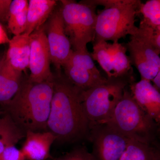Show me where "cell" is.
Wrapping results in <instances>:
<instances>
[{
	"label": "cell",
	"mask_w": 160,
	"mask_h": 160,
	"mask_svg": "<svg viewBox=\"0 0 160 160\" xmlns=\"http://www.w3.org/2000/svg\"><path fill=\"white\" fill-rule=\"evenodd\" d=\"M26 136L23 131L6 114L0 118V154L8 146L15 144Z\"/></svg>",
	"instance_id": "cell-20"
},
{
	"label": "cell",
	"mask_w": 160,
	"mask_h": 160,
	"mask_svg": "<svg viewBox=\"0 0 160 160\" xmlns=\"http://www.w3.org/2000/svg\"><path fill=\"white\" fill-rule=\"evenodd\" d=\"M3 59L0 61V68H1V66H2V63Z\"/></svg>",
	"instance_id": "cell-27"
},
{
	"label": "cell",
	"mask_w": 160,
	"mask_h": 160,
	"mask_svg": "<svg viewBox=\"0 0 160 160\" xmlns=\"http://www.w3.org/2000/svg\"><path fill=\"white\" fill-rule=\"evenodd\" d=\"M28 3L27 0L12 1L7 22L9 30L14 36L22 34L26 30Z\"/></svg>",
	"instance_id": "cell-19"
},
{
	"label": "cell",
	"mask_w": 160,
	"mask_h": 160,
	"mask_svg": "<svg viewBox=\"0 0 160 160\" xmlns=\"http://www.w3.org/2000/svg\"><path fill=\"white\" fill-rule=\"evenodd\" d=\"M53 80L41 83L22 81L15 95L5 105L15 124L26 133L47 131Z\"/></svg>",
	"instance_id": "cell-2"
},
{
	"label": "cell",
	"mask_w": 160,
	"mask_h": 160,
	"mask_svg": "<svg viewBox=\"0 0 160 160\" xmlns=\"http://www.w3.org/2000/svg\"><path fill=\"white\" fill-rule=\"evenodd\" d=\"M93 60L99 64L108 78L133 76V71L125 45L117 42L109 43L104 41L93 42Z\"/></svg>",
	"instance_id": "cell-7"
},
{
	"label": "cell",
	"mask_w": 160,
	"mask_h": 160,
	"mask_svg": "<svg viewBox=\"0 0 160 160\" xmlns=\"http://www.w3.org/2000/svg\"><path fill=\"white\" fill-rule=\"evenodd\" d=\"M62 67L68 79L83 91L103 84L107 80L95 65L89 51L72 50Z\"/></svg>",
	"instance_id": "cell-9"
},
{
	"label": "cell",
	"mask_w": 160,
	"mask_h": 160,
	"mask_svg": "<svg viewBox=\"0 0 160 160\" xmlns=\"http://www.w3.org/2000/svg\"><path fill=\"white\" fill-rule=\"evenodd\" d=\"M21 150L15 146H8L0 154V160H25Z\"/></svg>",
	"instance_id": "cell-23"
},
{
	"label": "cell",
	"mask_w": 160,
	"mask_h": 160,
	"mask_svg": "<svg viewBox=\"0 0 160 160\" xmlns=\"http://www.w3.org/2000/svg\"><path fill=\"white\" fill-rule=\"evenodd\" d=\"M6 59L10 66L22 72L29 68L30 37L26 33L15 35L9 40Z\"/></svg>",
	"instance_id": "cell-15"
},
{
	"label": "cell",
	"mask_w": 160,
	"mask_h": 160,
	"mask_svg": "<svg viewBox=\"0 0 160 160\" xmlns=\"http://www.w3.org/2000/svg\"><path fill=\"white\" fill-rule=\"evenodd\" d=\"M9 39L2 26L0 24V45L6 43H9Z\"/></svg>",
	"instance_id": "cell-25"
},
{
	"label": "cell",
	"mask_w": 160,
	"mask_h": 160,
	"mask_svg": "<svg viewBox=\"0 0 160 160\" xmlns=\"http://www.w3.org/2000/svg\"><path fill=\"white\" fill-rule=\"evenodd\" d=\"M82 91L65 74L54 76L47 130L58 142L73 143L89 138V123L82 104Z\"/></svg>",
	"instance_id": "cell-1"
},
{
	"label": "cell",
	"mask_w": 160,
	"mask_h": 160,
	"mask_svg": "<svg viewBox=\"0 0 160 160\" xmlns=\"http://www.w3.org/2000/svg\"><path fill=\"white\" fill-rule=\"evenodd\" d=\"M106 82L81 92L83 109L92 126L106 122L134 76L108 78Z\"/></svg>",
	"instance_id": "cell-5"
},
{
	"label": "cell",
	"mask_w": 160,
	"mask_h": 160,
	"mask_svg": "<svg viewBox=\"0 0 160 160\" xmlns=\"http://www.w3.org/2000/svg\"><path fill=\"white\" fill-rule=\"evenodd\" d=\"M22 72L12 68L3 59L0 68V104L5 105L15 95L22 83Z\"/></svg>",
	"instance_id": "cell-17"
},
{
	"label": "cell",
	"mask_w": 160,
	"mask_h": 160,
	"mask_svg": "<svg viewBox=\"0 0 160 160\" xmlns=\"http://www.w3.org/2000/svg\"><path fill=\"white\" fill-rule=\"evenodd\" d=\"M120 160H160V153L155 144L131 138Z\"/></svg>",
	"instance_id": "cell-18"
},
{
	"label": "cell",
	"mask_w": 160,
	"mask_h": 160,
	"mask_svg": "<svg viewBox=\"0 0 160 160\" xmlns=\"http://www.w3.org/2000/svg\"><path fill=\"white\" fill-rule=\"evenodd\" d=\"M126 87L111 116L104 124L131 138L155 144L158 124L140 108Z\"/></svg>",
	"instance_id": "cell-4"
},
{
	"label": "cell",
	"mask_w": 160,
	"mask_h": 160,
	"mask_svg": "<svg viewBox=\"0 0 160 160\" xmlns=\"http://www.w3.org/2000/svg\"><path fill=\"white\" fill-rule=\"evenodd\" d=\"M54 160H95L85 146H79Z\"/></svg>",
	"instance_id": "cell-22"
},
{
	"label": "cell",
	"mask_w": 160,
	"mask_h": 160,
	"mask_svg": "<svg viewBox=\"0 0 160 160\" xmlns=\"http://www.w3.org/2000/svg\"><path fill=\"white\" fill-rule=\"evenodd\" d=\"M61 8L65 32L73 51H88L87 45L94 41L96 8L81 1L63 0Z\"/></svg>",
	"instance_id": "cell-6"
},
{
	"label": "cell",
	"mask_w": 160,
	"mask_h": 160,
	"mask_svg": "<svg viewBox=\"0 0 160 160\" xmlns=\"http://www.w3.org/2000/svg\"><path fill=\"white\" fill-rule=\"evenodd\" d=\"M152 82L153 83V86H154L155 88L157 90L160 91V71L158 72L157 74L155 76V77L152 80Z\"/></svg>",
	"instance_id": "cell-26"
},
{
	"label": "cell",
	"mask_w": 160,
	"mask_h": 160,
	"mask_svg": "<svg viewBox=\"0 0 160 160\" xmlns=\"http://www.w3.org/2000/svg\"><path fill=\"white\" fill-rule=\"evenodd\" d=\"M139 14L142 16L141 22L156 29H160V1L149 0L145 3L142 2Z\"/></svg>",
	"instance_id": "cell-21"
},
{
	"label": "cell",
	"mask_w": 160,
	"mask_h": 160,
	"mask_svg": "<svg viewBox=\"0 0 160 160\" xmlns=\"http://www.w3.org/2000/svg\"><path fill=\"white\" fill-rule=\"evenodd\" d=\"M11 0H0V21L8 22Z\"/></svg>",
	"instance_id": "cell-24"
},
{
	"label": "cell",
	"mask_w": 160,
	"mask_h": 160,
	"mask_svg": "<svg viewBox=\"0 0 160 160\" xmlns=\"http://www.w3.org/2000/svg\"><path fill=\"white\" fill-rule=\"evenodd\" d=\"M132 98L143 111L157 123L160 121V91L154 87L151 81L141 79L129 84Z\"/></svg>",
	"instance_id": "cell-13"
},
{
	"label": "cell",
	"mask_w": 160,
	"mask_h": 160,
	"mask_svg": "<svg viewBox=\"0 0 160 160\" xmlns=\"http://www.w3.org/2000/svg\"><path fill=\"white\" fill-rule=\"evenodd\" d=\"M29 37L30 74L29 80L35 83L53 81L54 75L50 68V53L44 25L35 30Z\"/></svg>",
	"instance_id": "cell-11"
},
{
	"label": "cell",
	"mask_w": 160,
	"mask_h": 160,
	"mask_svg": "<svg viewBox=\"0 0 160 160\" xmlns=\"http://www.w3.org/2000/svg\"><path fill=\"white\" fill-rule=\"evenodd\" d=\"M125 47L132 65L138 69L141 79L151 81L160 71V50L137 32L130 36Z\"/></svg>",
	"instance_id": "cell-10"
},
{
	"label": "cell",
	"mask_w": 160,
	"mask_h": 160,
	"mask_svg": "<svg viewBox=\"0 0 160 160\" xmlns=\"http://www.w3.org/2000/svg\"><path fill=\"white\" fill-rule=\"evenodd\" d=\"M88 138L95 160H120L131 139L106 124L92 126Z\"/></svg>",
	"instance_id": "cell-8"
},
{
	"label": "cell",
	"mask_w": 160,
	"mask_h": 160,
	"mask_svg": "<svg viewBox=\"0 0 160 160\" xmlns=\"http://www.w3.org/2000/svg\"><path fill=\"white\" fill-rule=\"evenodd\" d=\"M86 4L96 8L104 6L97 16L93 42H118L120 39L136 32V17L142 2L139 0H88Z\"/></svg>",
	"instance_id": "cell-3"
},
{
	"label": "cell",
	"mask_w": 160,
	"mask_h": 160,
	"mask_svg": "<svg viewBox=\"0 0 160 160\" xmlns=\"http://www.w3.org/2000/svg\"><path fill=\"white\" fill-rule=\"evenodd\" d=\"M27 24L24 33L30 35L44 25L57 6L55 0H30L28 1Z\"/></svg>",
	"instance_id": "cell-16"
},
{
	"label": "cell",
	"mask_w": 160,
	"mask_h": 160,
	"mask_svg": "<svg viewBox=\"0 0 160 160\" xmlns=\"http://www.w3.org/2000/svg\"><path fill=\"white\" fill-rule=\"evenodd\" d=\"M25 137L26 141L21 150L26 159L45 160L50 157V148L56 141L52 132L28 131Z\"/></svg>",
	"instance_id": "cell-14"
},
{
	"label": "cell",
	"mask_w": 160,
	"mask_h": 160,
	"mask_svg": "<svg viewBox=\"0 0 160 160\" xmlns=\"http://www.w3.org/2000/svg\"><path fill=\"white\" fill-rule=\"evenodd\" d=\"M47 24V42L50 61L60 70L71 53L70 41L65 32L61 6L52 12Z\"/></svg>",
	"instance_id": "cell-12"
}]
</instances>
